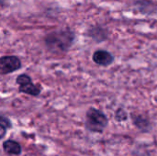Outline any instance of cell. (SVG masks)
Masks as SVG:
<instances>
[{"instance_id":"7a4b0ae2","label":"cell","mask_w":157,"mask_h":156,"mask_svg":"<svg viewBox=\"0 0 157 156\" xmlns=\"http://www.w3.org/2000/svg\"><path fill=\"white\" fill-rule=\"evenodd\" d=\"M109 125L107 115L95 108H90L86 113V129L93 133H103Z\"/></svg>"},{"instance_id":"6da1fadb","label":"cell","mask_w":157,"mask_h":156,"mask_svg":"<svg viewBox=\"0 0 157 156\" xmlns=\"http://www.w3.org/2000/svg\"><path fill=\"white\" fill-rule=\"evenodd\" d=\"M75 34L70 29H63L52 31L44 38L46 48L53 53L66 52L74 44Z\"/></svg>"},{"instance_id":"5b68a950","label":"cell","mask_w":157,"mask_h":156,"mask_svg":"<svg viewBox=\"0 0 157 156\" xmlns=\"http://www.w3.org/2000/svg\"><path fill=\"white\" fill-rule=\"evenodd\" d=\"M92 60H93V62L96 64L107 67V66L111 65L114 63L115 57L109 51H106V50H97L93 53Z\"/></svg>"},{"instance_id":"3957f363","label":"cell","mask_w":157,"mask_h":156,"mask_svg":"<svg viewBox=\"0 0 157 156\" xmlns=\"http://www.w3.org/2000/svg\"><path fill=\"white\" fill-rule=\"evenodd\" d=\"M17 84L18 85V91L20 93L29 95L32 97L40 96L41 89L40 86L33 84L31 77L27 74H19L16 79Z\"/></svg>"},{"instance_id":"8992f818","label":"cell","mask_w":157,"mask_h":156,"mask_svg":"<svg viewBox=\"0 0 157 156\" xmlns=\"http://www.w3.org/2000/svg\"><path fill=\"white\" fill-rule=\"evenodd\" d=\"M3 150L6 154L10 155H20L22 153L21 145L14 140L5 141L3 143Z\"/></svg>"},{"instance_id":"30bf717a","label":"cell","mask_w":157,"mask_h":156,"mask_svg":"<svg viewBox=\"0 0 157 156\" xmlns=\"http://www.w3.org/2000/svg\"><path fill=\"white\" fill-rule=\"evenodd\" d=\"M7 1H8V0H0V5H1V6H3V5H6Z\"/></svg>"},{"instance_id":"52a82bcc","label":"cell","mask_w":157,"mask_h":156,"mask_svg":"<svg viewBox=\"0 0 157 156\" xmlns=\"http://www.w3.org/2000/svg\"><path fill=\"white\" fill-rule=\"evenodd\" d=\"M132 122L136 128L141 130L142 131H149L150 130V121L146 118H144L142 115H131Z\"/></svg>"},{"instance_id":"ba28073f","label":"cell","mask_w":157,"mask_h":156,"mask_svg":"<svg viewBox=\"0 0 157 156\" xmlns=\"http://www.w3.org/2000/svg\"><path fill=\"white\" fill-rule=\"evenodd\" d=\"M12 128V122L11 120L3 115H0V141L5 138L7 130Z\"/></svg>"},{"instance_id":"9c48e42d","label":"cell","mask_w":157,"mask_h":156,"mask_svg":"<svg viewBox=\"0 0 157 156\" xmlns=\"http://www.w3.org/2000/svg\"><path fill=\"white\" fill-rule=\"evenodd\" d=\"M115 119L119 122L126 121L128 120V113L123 108H118L117 111L115 112Z\"/></svg>"},{"instance_id":"8fae6325","label":"cell","mask_w":157,"mask_h":156,"mask_svg":"<svg viewBox=\"0 0 157 156\" xmlns=\"http://www.w3.org/2000/svg\"><path fill=\"white\" fill-rule=\"evenodd\" d=\"M147 155H148V154H147ZM134 156H143V155H141V154H140L139 153H136V154H134ZM148 156H150V155H148Z\"/></svg>"},{"instance_id":"277c9868","label":"cell","mask_w":157,"mask_h":156,"mask_svg":"<svg viewBox=\"0 0 157 156\" xmlns=\"http://www.w3.org/2000/svg\"><path fill=\"white\" fill-rule=\"evenodd\" d=\"M22 67V63L17 56L5 55L0 57V74H9L18 71Z\"/></svg>"}]
</instances>
